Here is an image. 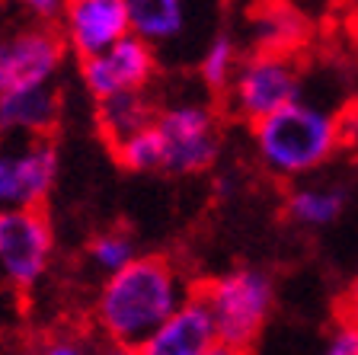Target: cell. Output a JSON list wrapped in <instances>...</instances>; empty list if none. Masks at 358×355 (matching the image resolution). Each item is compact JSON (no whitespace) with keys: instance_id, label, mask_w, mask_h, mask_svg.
Segmentation results:
<instances>
[{"instance_id":"6da1fadb","label":"cell","mask_w":358,"mask_h":355,"mask_svg":"<svg viewBox=\"0 0 358 355\" xmlns=\"http://www.w3.org/2000/svg\"><path fill=\"white\" fill-rule=\"evenodd\" d=\"M186 298L179 269L166 256H134L125 269L103 279L93 317L109 342L138 349Z\"/></svg>"},{"instance_id":"7a4b0ae2","label":"cell","mask_w":358,"mask_h":355,"mask_svg":"<svg viewBox=\"0 0 358 355\" xmlns=\"http://www.w3.org/2000/svg\"><path fill=\"white\" fill-rule=\"evenodd\" d=\"M253 148L259 163L278 179H298L320 170L343 148L339 112L301 93V99L288 103L275 116L253 125Z\"/></svg>"},{"instance_id":"3957f363","label":"cell","mask_w":358,"mask_h":355,"mask_svg":"<svg viewBox=\"0 0 358 355\" xmlns=\"http://www.w3.org/2000/svg\"><path fill=\"white\" fill-rule=\"evenodd\" d=\"M192 295L208 307L217 340L240 349V352L253 349L268 314H272V304H275L272 279L259 269L224 272L217 279H208L205 285H199Z\"/></svg>"},{"instance_id":"277c9868","label":"cell","mask_w":358,"mask_h":355,"mask_svg":"<svg viewBox=\"0 0 358 355\" xmlns=\"http://www.w3.org/2000/svg\"><path fill=\"white\" fill-rule=\"evenodd\" d=\"M301 93H304V67L298 55L250 52L240 58L237 74L221 97L237 122L253 128L256 122L301 99Z\"/></svg>"},{"instance_id":"5b68a950","label":"cell","mask_w":358,"mask_h":355,"mask_svg":"<svg viewBox=\"0 0 358 355\" xmlns=\"http://www.w3.org/2000/svg\"><path fill=\"white\" fill-rule=\"evenodd\" d=\"M154 125L164 141V170L176 176L205 173L221 154V118L215 106L176 99L157 109Z\"/></svg>"},{"instance_id":"8992f818","label":"cell","mask_w":358,"mask_h":355,"mask_svg":"<svg viewBox=\"0 0 358 355\" xmlns=\"http://www.w3.org/2000/svg\"><path fill=\"white\" fill-rule=\"evenodd\" d=\"M67 58L55 26L45 22H0V93L55 83Z\"/></svg>"},{"instance_id":"52a82bcc","label":"cell","mask_w":358,"mask_h":355,"mask_svg":"<svg viewBox=\"0 0 358 355\" xmlns=\"http://www.w3.org/2000/svg\"><path fill=\"white\" fill-rule=\"evenodd\" d=\"M55 253L52 221L42 208L0 211V281L29 291L45 275Z\"/></svg>"},{"instance_id":"ba28073f","label":"cell","mask_w":358,"mask_h":355,"mask_svg":"<svg viewBox=\"0 0 358 355\" xmlns=\"http://www.w3.org/2000/svg\"><path fill=\"white\" fill-rule=\"evenodd\" d=\"M58 179L52 138H3L0 144V211L42 208Z\"/></svg>"},{"instance_id":"9c48e42d","label":"cell","mask_w":358,"mask_h":355,"mask_svg":"<svg viewBox=\"0 0 358 355\" xmlns=\"http://www.w3.org/2000/svg\"><path fill=\"white\" fill-rule=\"evenodd\" d=\"M157 74V48L144 39L125 36L112 48L80 61V81L93 99H109L119 93H144Z\"/></svg>"},{"instance_id":"30bf717a","label":"cell","mask_w":358,"mask_h":355,"mask_svg":"<svg viewBox=\"0 0 358 355\" xmlns=\"http://www.w3.org/2000/svg\"><path fill=\"white\" fill-rule=\"evenodd\" d=\"M58 36L67 52H74L80 61L106 52L125 36H131L125 0H64V10L58 16Z\"/></svg>"},{"instance_id":"8fae6325","label":"cell","mask_w":358,"mask_h":355,"mask_svg":"<svg viewBox=\"0 0 358 355\" xmlns=\"http://www.w3.org/2000/svg\"><path fill=\"white\" fill-rule=\"evenodd\" d=\"M215 342H217V330L208 307L195 295H189L134 352L138 355H205Z\"/></svg>"},{"instance_id":"7c38bea8","label":"cell","mask_w":358,"mask_h":355,"mask_svg":"<svg viewBox=\"0 0 358 355\" xmlns=\"http://www.w3.org/2000/svg\"><path fill=\"white\" fill-rule=\"evenodd\" d=\"M61 97L55 83L0 93V134L3 138H48L58 125Z\"/></svg>"},{"instance_id":"4fadbf2b","label":"cell","mask_w":358,"mask_h":355,"mask_svg":"<svg viewBox=\"0 0 358 355\" xmlns=\"http://www.w3.org/2000/svg\"><path fill=\"white\" fill-rule=\"evenodd\" d=\"M253 52H278V55H298L301 45L310 36V22L291 10L285 0H272L256 10L253 16Z\"/></svg>"},{"instance_id":"5bb4252c","label":"cell","mask_w":358,"mask_h":355,"mask_svg":"<svg viewBox=\"0 0 358 355\" xmlns=\"http://www.w3.org/2000/svg\"><path fill=\"white\" fill-rule=\"evenodd\" d=\"M131 36L144 39L150 48L176 42L189 26V0H125Z\"/></svg>"},{"instance_id":"9a60e30c","label":"cell","mask_w":358,"mask_h":355,"mask_svg":"<svg viewBox=\"0 0 358 355\" xmlns=\"http://www.w3.org/2000/svg\"><path fill=\"white\" fill-rule=\"evenodd\" d=\"M154 116H157V106L150 103L148 90L144 93H119V97H109L96 103V125L103 132V138L109 141V148L125 141L128 134L154 125Z\"/></svg>"},{"instance_id":"2e32d148","label":"cell","mask_w":358,"mask_h":355,"mask_svg":"<svg viewBox=\"0 0 358 355\" xmlns=\"http://www.w3.org/2000/svg\"><path fill=\"white\" fill-rule=\"evenodd\" d=\"M345 195L339 189H327V186H301L288 195V218L304 224V228H327L343 215Z\"/></svg>"},{"instance_id":"e0dca14e","label":"cell","mask_w":358,"mask_h":355,"mask_svg":"<svg viewBox=\"0 0 358 355\" xmlns=\"http://www.w3.org/2000/svg\"><path fill=\"white\" fill-rule=\"evenodd\" d=\"M112 154H115V160L131 173L164 170V141H160L157 125H148V128H141V132L128 134V138L119 141V144H112Z\"/></svg>"},{"instance_id":"ac0fdd59","label":"cell","mask_w":358,"mask_h":355,"mask_svg":"<svg viewBox=\"0 0 358 355\" xmlns=\"http://www.w3.org/2000/svg\"><path fill=\"white\" fill-rule=\"evenodd\" d=\"M237 67H240L237 42H234V36H224L221 32V36H215L205 45V52H201V58H199V77L208 90L224 93L227 83L234 81V74H237Z\"/></svg>"},{"instance_id":"d6986e66","label":"cell","mask_w":358,"mask_h":355,"mask_svg":"<svg viewBox=\"0 0 358 355\" xmlns=\"http://www.w3.org/2000/svg\"><path fill=\"white\" fill-rule=\"evenodd\" d=\"M134 256H138V246H134V237L128 234V230H103V234H96L87 246L90 266L96 269L103 279H109V275H115L119 269H125Z\"/></svg>"},{"instance_id":"ffe728a7","label":"cell","mask_w":358,"mask_h":355,"mask_svg":"<svg viewBox=\"0 0 358 355\" xmlns=\"http://www.w3.org/2000/svg\"><path fill=\"white\" fill-rule=\"evenodd\" d=\"M7 4L22 16V20L45 22V26L58 22L61 10H64V0H7Z\"/></svg>"},{"instance_id":"44dd1931","label":"cell","mask_w":358,"mask_h":355,"mask_svg":"<svg viewBox=\"0 0 358 355\" xmlns=\"http://www.w3.org/2000/svg\"><path fill=\"white\" fill-rule=\"evenodd\" d=\"M323 355H358V323L339 320L336 330L329 333Z\"/></svg>"},{"instance_id":"7402d4cb","label":"cell","mask_w":358,"mask_h":355,"mask_svg":"<svg viewBox=\"0 0 358 355\" xmlns=\"http://www.w3.org/2000/svg\"><path fill=\"white\" fill-rule=\"evenodd\" d=\"M38 355H87V349H83L77 340H64V336H58V340L45 342V346L38 349Z\"/></svg>"},{"instance_id":"603a6c76","label":"cell","mask_w":358,"mask_h":355,"mask_svg":"<svg viewBox=\"0 0 358 355\" xmlns=\"http://www.w3.org/2000/svg\"><path fill=\"white\" fill-rule=\"evenodd\" d=\"M339 320L358 323V275L352 279L349 291H345V298H343V307H339Z\"/></svg>"},{"instance_id":"cb8c5ba5","label":"cell","mask_w":358,"mask_h":355,"mask_svg":"<svg viewBox=\"0 0 358 355\" xmlns=\"http://www.w3.org/2000/svg\"><path fill=\"white\" fill-rule=\"evenodd\" d=\"M205 355H246V352H240V349H234V346H227V342H221V340H217L215 346H211Z\"/></svg>"},{"instance_id":"d4e9b609","label":"cell","mask_w":358,"mask_h":355,"mask_svg":"<svg viewBox=\"0 0 358 355\" xmlns=\"http://www.w3.org/2000/svg\"><path fill=\"white\" fill-rule=\"evenodd\" d=\"M99 355H138V352H134V349H128V346H115V342H109V346H106Z\"/></svg>"},{"instance_id":"484cf974","label":"cell","mask_w":358,"mask_h":355,"mask_svg":"<svg viewBox=\"0 0 358 355\" xmlns=\"http://www.w3.org/2000/svg\"><path fill=\"white\" fill-rule=\"evenodd\" d=\"M349 29H352V42H355V52H358V7H352V13H349Z\"/></svg>"},{"instance_id":"4316f807","label":"cell","mask_w":358,"mask_h":355,"mask_svg":"<svg viewBox=\"0 0 358 355\" xmlns=\"http://www.w3.org/2000/svg\"><path fill=\"white\" fill-rule=\"evenodd\" d=\"M345 4H349V7H358V0H345Z\"/></svg>"}]
</instances>
